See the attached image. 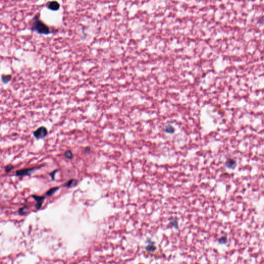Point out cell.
<instances>
[{
    "label": "cell",
    "instance_id": "7a4b0ae2",
    "mask_svg": "<svg viewBox=\"0 0 264 264\" xmlns=\"http://www.w3.org/2000/svg\"><path fill=\"white\" fill-rule=\"evenodd\" d=\"M41 167V166H39L37 167L19 170L16 172L15 175L17 176H30L32 173L35 172L36 170L39 169Z\"/></svg>",
    "mask_w": 264,
    "mask_h": 264
},
{
    "label": "cell",
    "instance_id": "8fae6325",
    "mask_svg": "<svg viewBox=\"0 0 264 264\" xmlns=\"http://www.w3.org/2000/svg\"><path fill=\"white\" fill-rule=\"evenodd\" d=\"M14 166L12 164H9L5 167V171L6 173L10 172L12 170L14 169Z\"/></svg>",
    "mask_w": 264,
    "mask_h": 264
},
{
    "label": "cell",
    "instance_id": "30bf717a",
    "mask_svg": "<svg viewBox=\"0 0 264 264\" xmlns=\"http://www.w3.org/2000/svg\"><path fill=\"white\" fill-rule=\"evenodd\" d=\"M64 156L65 158H68V159H71L73 158V154H72V152L70 150L66 151V152L64 153Z\"/></svg>",
    "mask_w": 264,
    "mask_h": 264
},
{
    "label": "cell",
    "instance_id": "4fadbf2b",
    "mask_svg": "<svg viewBox=\"0 0 264 264\" xmlns=\"http://www.w3.org/2000/svg\"><path fill=\"white\" fill-rule=\"evenodd\" d=\"M165 130H166V132H168V133H172L174 131V129L170 125H169V126L166 127Z\"/></svg>",
    "mask_w": 264,
    "mask_h": 264
},
{
    "label": "cell",
    "instance_id": "277c9868",
    "mask_svg": "<svg viewBox=\"0 0 264 264\" xmlns=\"http://www.w3.org/2000/svg\"><path fill=\"white\" fill-rule=\"evenodd\" d=\"M32 197L36 201V204L35 205L36 208L37 210H40L41 207H42L43 203L46 199V196H38L36 195H32Z\"/></svg>",
    "mask_w": 264,
    "mask_h": 264
},
{
    "label": "cell",
    "instance_id": "ba28073f",
    "mask_svg": "<svg viewBox=\"0 0 264 264\" xmlns=\"http://www.w3.org/2000/svg\"><path fill=\"white\" fill-rule=\"evenodd\" d=\"M12 80V75H3L2 76V81L4 84H7Z\"/></svg>",
    "mask_w": 264,
    "mask_h": 264
},
{
    "label": "cell",
    "instance_id": "6da1fadb",
    "mask_svg": "<svg viewBox=\"0 0 264 264\" xmlns=\"http://www.w3.org/2000/svg\"><path fill=\"white\" fill-rule=\"evenodd\" d=\"M31 30L38 33L44 35L50 34L49 27L39 19V14H37L33 19Z\"/></svg>",
    "mask_w": 264,
    "mask_h": 264
},
{
    "label": "cell",
    "instance_id": "5bb4252c",
    "mask_svg": "<svg viewBox=\"0 0 264 264\" xmlns=\"http://www.w3.org/2000/svg\"><path fill=\"white\" fill-rule=\"evenodd\" d=\"M58 171V170H55L53 171L50 174V175L51 176L52 180H54L55 175V173H56Z\"/></svg>",
    "mask_w": 264,
    "mask_h": 264
},
{
    "label": "cell",
    "instance_id": "8992f818",
    "mask_svg": "<svg viewBox=\"0 0 264 264\" xmlns=\"http://www.w3.org/2000/svg\"><path fill=\"white\" fill-rule=\"evenodd\" d=\"M78 183V181L76 179H73L70 180L64 184V186L67 187H71L76 186Z\"/></svg>",
    "mask_w": 264,
    "mask_h": 264
},
{
    "label": "cell",
    "instance_id": "7c38bea8",
    "mask_svg": "<svg viewBox=\"0 0 264 264\" xmlns=\"http://www.w3.org/2000/svg\"><path fill=\"white\" fill-rule=\"evenodd\" d=\"M27 209H28V207H23L22 208H20L19 211H18L19 215H24L26 214V210H27Z\"/></svg>",
    "mask_w": 264,
    "mask_h": 264
},
{
    "label": "cell",
    "instance_id": "52a82bcc",
    "mask_svg": "<svg viewBox=\"0 0 264 264\" xmlns=\"http://www.w3.org/2000/svg\"><path fill=\"white\" fill-rule=\"evenodd\" d=\"M59 187H56L51 188L46 193V196H52V195H54L56 193V191H57L58 190H59Z\"/></svg>",
    "mask_w": 264,
    "mask_h": 264
},
{
    "label": "cell",
    "instance_id": "3957f363",
    "mask_svg": "<svg viewBox=\"0 0 264 264\" xmlns=\"http://www.w3.org/2000/svg\"><path fill=\"white\" fill-rule=\"evenodd\" d=\"M47 134V129L44 127H41L33 133L34 137L37 139H42L46 137Z\"/></svg>",
    "mask_w": 264,
    "mask_h": 264
},
{
    "label": "cell",
    "instance_id": "5b68a950",
    "mask_svg": "<svg viewBox=\"0 0 264 264\" xmlns=\"http://www.w3.org/2000/svg\"><path fill=\"white\" fill-rule=\"evenodd\" d=\"M46 6L47 9H49L50 10H53V11H56V10L59 9L60 5L56 1H51V2H48Z\"/></svg>",
    "mask_w": 264,
    "mask_h": 264
},
{
    "label": "cell",
    "instance_id": "9c48e42d",
    "mask_svg": "<svg viewBox=\"0 0 264 264\" xmlns=\"http://www.w3.org/2000/svg\"><path fill=\"white\" fill-rule=\"evenodd\" d=\"M235 162L233 159H229L226 163L227 166L228 168H232V167L235 166Z\"/></svg>",
    "mask_w": 264,
    "mask_h": 264
}]
</instances>
